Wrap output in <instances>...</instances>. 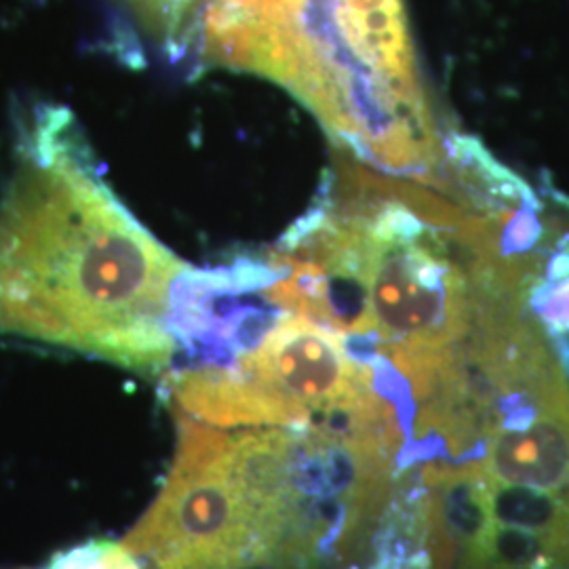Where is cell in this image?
<instances>
[{
    "mask_svg": "<svg viewBox=\"0 0 569 569\" xmlns=\"http://www.w3.org/2000/svg\"><path fill=\"white\" fill-rule=\"evenodd\" d=\"M190 270L103 182L72 114L39 108L0 201V333L163 378Z\"/></svg>",
    "mask_w": 569,
    "mask_h": 569,
    "instance_id": "cell-1",
    "label": "cell"
},
{
    "mask_svg": "<svg viewBox=\"0 0 569 569\" xmlns=\"http://www.w3.org/2000/svg\"><path fill=\"white\" fill-rule=\"evenodd\" d=\"M369 569H387L385 568V566H382V563H378V561H376V563H373V566H371V568Z\"/></svg>",
    "mask_w": 569,
    "mask_h": 569,
    "instance_id": "cell-5",
    "label": "cell"
},
{
    "mask_svg": "<svg viewBox=\"0 0 569 569\" xmlns=\"http://www.w3.org/2000/svg\"><path fill=\"white\" fill-rule=\"evenodd\" d=\"M559 348H561V363L566 367V373L569 378V348L563 342H559Z\"/></svg>",
    "mask_w": 569,
    "mask_h": 569,
    "instance_id": "cell-4",
    "label": "cell"
},
{
    "mask_svg": "<svg viewBox=\"0 0 569 569\" xmlns=\"http://www.w3.org/2000/svg\"><path fill=\"white\" fill-rule=\"evenodd\" d=\"M531 305L550 333H569V279L566 283L542 284L533 289Z\"/></svg>",
    "mask_w": 569,
    "mask_h": 569,
    "instance_id": "cell-3",
    "label": "cell"
},
{
    "mask_svg": "<svg viewBox=\"0 0 569 569\" xmlns=\"http://www.w3.org/2000/svg\"><path fill=\"white\" fill-rule=\"evenodd\" d=\"M481 465L493 483L569 496V385L512 392L493 413Z\"/></svg>",
    "mask_w": 569,
    "mask_h": 569,
    "instance_id": "cell-2",
    "label": "cell"
}]
</instances>
